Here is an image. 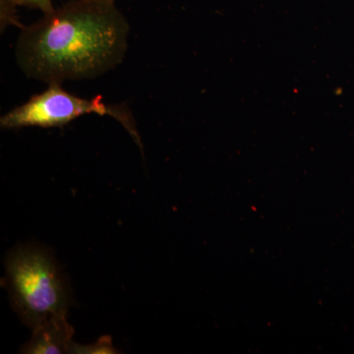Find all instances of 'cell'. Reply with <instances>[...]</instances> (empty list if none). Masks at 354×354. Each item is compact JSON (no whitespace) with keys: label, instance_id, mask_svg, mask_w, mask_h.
<instances>
[{"label":"cell","instance_id":"3","mask_svg":"<svg viewBox=\"0 0 354 354\" xmlns=\"http://www.w3.org/2000/svg\"><path fill=\"white\" fill-rule=\"evenodd\" d=\"M62 85L50 84L43 93L32 95L25 104L2 115L0 118L1 129L62 127L86 114H97L111 116L120 122L143 150L136 121L127 106L106 104L102 95H97L94 99H84L66 92Z\"/></svg>","mask_w":354,"mask_h":354},{"label":"cell","instance_id":"6","mask_svg":"<svg viewBox=\"0 0 354 354\" xmlns=\"http://www.w3.org/2000/svg\"><path fill=\"white\" fill-rule=\"evenodd\" d=\"M114 348L111 344V337H102L101 341L97 342L94 346H80L74 342L72 353H113Z\"/></svg>","mask_w":354,"mask_h":354},{"label":"cell","instance_id":"2","mask_svg":"<svg viewBox=\"0 0 354 354\" xmlns=\"http://www.w3.org/2000/svg\"><path fill=\"white\" fill-rule=\"evenodd\" d=\"M6 285L21 320L34 329L53 317L67 315L66 281L50 254L39 247H21L6 260Z\"/></svg>","mask_w":354,"mask_h":354},{"label":"cell","instance_id":"1","mask_svg":"<svg viewBox=\"0 0 354 354\" xmlns=\"http://www.w3.org/2000/svg\"><path fill=\"white\" fill-rule=\"evenodd\" d=\"M130 26L115 0H72L21 28L16 60L28 78L90 80L124 59Z\"/></svg>","mask_w":354,"mask_h":354},{"label":"cell","instance_id":"5","mask_svg":"<svg viewBox=\"0 0 354 354\" xmlns=\"http://www.w3.org/2000/svg\"><path fill=\"white\" fill-rule=\"evenodd\" d=\"M37 9L44 14L55 10L53 0H0V26L1 30L9 25H18L16 18L17 7Z\"/></svg>","mask_w":354,"mask_h":354},{"label":"cell","instance_id":"4","mask_svg":"<svg viewBox=\"0 0 354 354\" xmlns=\"http://www.w3.org/2000/svg\"><path fill=\"white\" fill-rule=\"evenodd\" d=\"M74 329L67 315L53 317L32 329L31 339L23 346L22 353L29 354L72 353Z\"/></svg>","mask_w":354,"mask_h":354}]
</instances>
